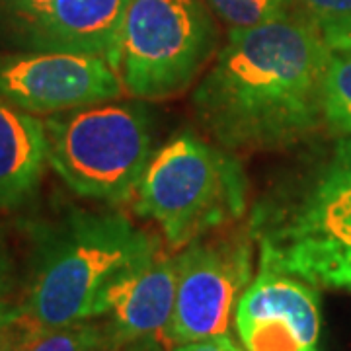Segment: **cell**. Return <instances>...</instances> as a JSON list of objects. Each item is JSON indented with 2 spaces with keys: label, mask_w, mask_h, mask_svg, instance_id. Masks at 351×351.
<instances>
[{
  "label": "cell",
  "mask_w": 351,
  "mask_h": 351,
  "mask_svg": "<svg viewBox=\"0 0 351 351\" xmlns=\"http://www.w3.org/2000/svg\"><path fill=\"white\" fill-rule=\"evenodd\" d=\"M47 164L45 121L0 98V211L29 199Z\"/></svg>",
  "instance_id": "cell-11"
},
{
  "label": "cell",
  "mask_w": 351,
  "mask_h": 351,
  "mask_svg": "<svg viewBox=\"0 0 351 351\" xmlns=\"http://www.w3.org/2000/svg\"><path fill=\"white\" fill-rule=\"evenodd\" d=\"M330 49H351V16L314 18Z\"/></svg>",
  "instance_id": "cell-19"
},
{
  "label": "cell",
  "mask_w": 351,
  "mask_h": 351,
  "mask_svg": "<svg viewBox=\"0 0 351 351\" xmlns=\"http://www.w3.org/2000/svg\"><path fill=\"white\" fill-rule=\"evenodd\" d=\"M230 27H256L291 14L293 0H205Z\"/></svg>",
  "instance_id": "cell-17"
},
{
  "label": "cell",
  "mask_w": 351,
  "mask_h": 351,
  "mask_svg": "<svg viewBox=\"0 0 351 351\" xmlns=\"http://www.w3.org/2000/svg\"><path fill=\"white\" fill-rule=\"evenodd\" d=\"M314 18L351 16V0H299Z\"/></svg>",
  "instance_id": "cell-21"
},
{
  "label": "cell",
  "mask_w": 351,
  "mask_h": 351,
  "mask_svg": "<svg viewBox=\"0 0 351 351\" xmlns=\"http://www.w3.org/2000/svg\"><path fill=\"white\" fill-rule=\"evenodd\" d=\"M53 0H0V18L10 22L16 34L38 18Z\"/></svg>",
  "instance_id": "cell-18"
},
{
  "label": "cell",
  "mask_w": 351,
  "mask_h": 351,
  "mask_svg": "<svg viewBox=\"0 0 351 351\" xmlns=\"http://www.w3.org/2000/svg\"><path fill=\"white\" fill-rule=\"evenodd\" d=\"M246 203L248 180L237 156L193 131L154 152L135 191V213L160 226L174 254L239 221Z\"/></svg>",
  "instance_id": "cell-3"
},
{
  "label": "cell",
  "mask_w": 351,
  "mask_h": 351,
  "mask_svg": "<svg viewBox=\"0 0 351 351\" xmlns=\"http://www.w3.org/2000/svg\"><path fill=\"white\" fill-rule=\"evenodd\" d=\"M160 250L123 213H71L39 234L25 318L51 332L108 314L113 289Z\"/></svg>",
  "instance_id": "cell-2"
},
{
  "label": "cell",
  "mask_w": 351,
  "mask_h": 351,
  "mask_svg": "<svg viewBox=\"0 0 351 351\" xmlns=\"http://www.w3.org/2000/svg\"><path fill=\"white\" fill-rule=\"evenodd\" d=\"M172 351H223V346L219 341V336L211 339H201V341H189L184 346H178Z\"/></svg>",
  "instance_id": "cell-24"
},
{
  "label": "cell",
  "mask_w": 351,
  "mask_h": 351,
  "mask_svg": "<svg viewBox=\"0 0 351 351\" xmlns=\"http://www.w3.org/2000/svg\"><path fill=\"white\" fill-rule=\"evenodd\" d=\"M45 131L49 166L84 199H133L156 152L152 115L138 101L55 113Z\"/></svg>",
  "instance_id": "cell-4"
},
{
  "label": "cell",
  "mask_w": 351,
  "mask_h": 351,
  "mask_svg": "<svg viewBox=\"0 0 351 351\" xmlns=\"http://www.w3.org/2000/svg\"><path fill=\"white\" fill-rule=\"evenodd\" d=\"M123 94L119 73L96 55L41 49L0 55V98L27 113L55 115Z\"/></svg>",
  "instance_id": "cell-7"
},
{
  "label": "cell",
  "mask_w": 351,
  "mask_h": 351,
  "mask_svg": "<svg viewBox=\"0 0 351 351\" xmlns=\"http://www.w3.org/2000/svg\"><path fill=\"white\" fill-rule=\"evenodd\" d=\"M219 341H221V346H223V351H242L239 346H237V343L232 341V338H230L228 334H223V336H219Z\"/></svg>",
  "instance_id": "cell-26"
},
{
  "label": "cell",
  "mask_w": 351,
  "mask_h": 351,
  "mask_svg": "<svg viewBox=\"0 0 351 351\" xmlns=\"http://www.w3.org/2000/svg\"><path fill=\"white\" fill-rule=\"evenodd\" d=\"M176 285V256L160 250L113 289L108 314L115 351L137 339H162L174 313Z\"/></svg>",
  "instance_id": "cell-10"
},
{
  "label": "cell",
  "mask_w": 351,
  "mask_h": 351,
  "mask_svg": "<svg viewBox=\"0 0 351 351\" xmlns=\"http://www.w3.org/2000/svg\"><path fill=\"white\" fill-rule=\"evenodd\" d=\"M260 267L299 277L316 289L351 293V244L330 239L262 240Z\"/></svg>",
  "instance_id": "cell-13"
},
{
  "label": "cell",
  "mask_w": 351,
  "mask_h": 351,
  "mask_svg": "<svg viewBox=\"0 0 351 351\" xmlns=\"http://www.w3.org/2000/svg\"><path fill=\"white\" fill-rule=\"evenodd\" d=\"M174 313L166 350L228 334L242 293L252 283V232L215 230L176 254Z\"/></svg>",
  "instance_id": "cell-6"
},
{
  "label": "cell",
  "mask_w": 351,
  "mask_h": 351,
  "mask_svg": "<svg viewBox=\"0 0 351 351\" xmlns=\"http://www.w3.org/2000/svg\"><path fill=\"white\" fill-rule=\"evenodd\" d=\"M330 55L313 14L230 27L191 94L201 129L230 152L299 145L324 125Z\"/></svg>",
  "instance_id": "cell-1"
},
{
  "label": "cell",
  "mask_w": 351,
  "mask_h": 351,
  "mask_svg": "<svg viewBox=\"0 0 351 351\" xmlns=\"http://www.w3.org/2000/svg\"><path fill=\"white\" fill-rule=\"evenodd\" d=\"M256 232L267 242L330 239L351 244V135L338 141L328 162L283 213L258 215Z\"/></svg>",
  "instance_id": "cell-8"
},
{
  "label": "cell",
  "mask_w": 351,
  "mask_h": 351,
  "mask_svg": "<svg viewBox=\"0 0 351 351\" xmlns=\"http://www.w3.org/2000/svg\"><path fill=\"white\" fill-rule=\"evenodd\" d=\"M324 125L339 137L351 135V49H332L324 78Z\"/></svg>",
  "instance_id": "cell-14"
},
{
  "label": "cell",
  "mask_w": 351,
  "mask_h": 351,
  "mask_svg": "<svg viewBox=\"0 0 351 351\" xmlns=\"http://www.w3.org/2000/svg\"><path fill=\"white\" fill-rule=\"evenodd\" d=\"M217 41L203 0H131L119 55L125 92L141 100L186 92L213 59Z\"/></svg>",
  "instance_id": "cell-5"
},
{
  "label": "cell",
  "mask_w": 351,
  "mask_h": 351,
  "mask_svg": "<svg viewBox=\"0 0 351 351\" xmlns=\"http://www.w3.org/2000/svg\"><path fill=\"white\" fill-rule=\"evenodd\" d=\"M43 334H47V332H41L39 328L34 326L24 316L16 324L0 332V351H8L14 346H18V343H34Z\"/></svg>",
  "instance_id": "cell-20"
},
{
  "label": "cell",
  "mask_w": 351,
  "mask_h": 351,
  "mask_svg": "<svg viewBox=\"0 0 351 351\" xmlns=\"http://www.w3.org/2000/svg\"><path fill=\"white\" fill-rule=\"evenodd\" d=\"M246 351H313L306 350L291 322L283 318H256L234 322Z\"/></svg>",
  "instance_id": "cell-16"
},
{
  "label": "cell",
  "mask_w": 351,
  "mask_h": 351,
  "mask_svg": "<svg viewBox=\"0 0 351 351\" xmlns=\"http://www.w3.org/2000/svg\"><path fill=\"white\" fill-rule=\"evenodd\" d=\"M14 287V267L8 252L0 240V299L8 295Z\"/></svg>",
  "instance_id": "cell-22"
},
{
  "label": "cell",
  "mask_w": 351,
  "mask_h": 351,
  "mask_svg": "<svg viewBox=\"0 0 351 351\" xmlns=\"http://www.w3.org/2000/svg\"><path fill=\"white\" fill-rule=\"evenodd\" d=\"M131 0H53L16 36L29 49L73 51L106 59L119 73Z\"/></svg>",
  "instance_id": "cell-9"
},
{
  "label": "cell",
  "mask_w": 351,
  "mask_h": 351,
  "mask_svg": "<svg viewBox=\"0 0 351 351\" xmlns=\"http://www.w3.org/2000/svg\"><path fill=\"white\" fill-rule=\"evenodd\" d=\"M24 316V304H16V302L0 299V332L6 330L8 326H12V324H16V322L22 320Z\"/></svg>",
  "instance_id": "cell-23"
},
{
  "label": "cell",
  "mask_w": 351,
  "mask_h": 351,
  "mask_svg": "<svg viewBox=\"0 0 351 351\" xmlns=\"http://www.w3.org/2000/svg\"><path fill=\"white\" fill-rule=\"evenodd\" d=\"M27 351H115L110 322H78L51 330Z\"/></svg>",
  "instance_id": "cell-15"
},
{
  "label": "cell",
  "mask_w": 351,
  "mask_h": 351,
  "mask_svg": "<svg viewBox=\"0 0 351 351\" xmlns=\"http://www.w3.org/2000/svg\"><path fill=\"white\" fill-rule=\"evenodd\" d=\"M267 316L291 322L302 346L316 351L322 314L320 295L311 283L276 269L260 267L256 279L240 297L234 322Z\"/></svg>",
  "instance_id": "cell-12"
},
{
  "label": "cell",
  "mask_w": 351,
  "mask_h": 351,
  "mask_svg": "<svg viewBox=\"0 0 351 351\" xmlns=\"http://www.w3.org/2000/svg\"><path fill=\"white\" fill-rule=\"evenodd\" d=\"M166 348L162 346V341L156 338H145L137 339V341H131L123 348H119L117 351H164Z\"/></svg>",
  "instance_id": "cell-25"
}]
</instances>
